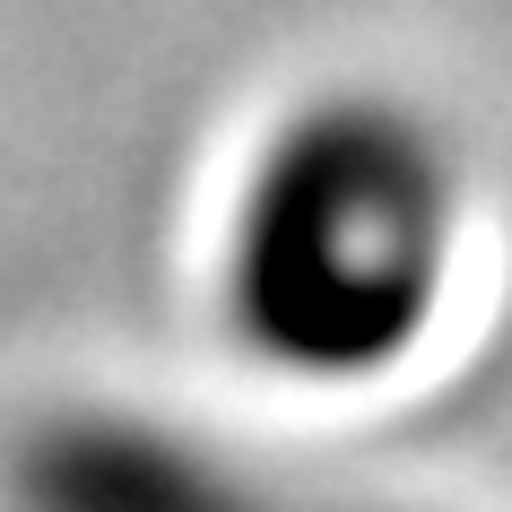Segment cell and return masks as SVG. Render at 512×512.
<instances>
[{"mask_svg":"<svg viewBox=\"0 0 512 512\" xmlns=\"http://www.w3.org/2000/svg\"><path fill=\"white\" fill-rule=\"evenodd\" d=\"M9 512H374L278 469H252L226 443L165 426L148 408H53L0 460Z\"/></svg>","mask_w":512,"mask_h":512,"instance_id":"cell-2","label":"cell"},{"mask_svg":"<svg viewBox=\"0 0 512 512\" xmlns=\"http://www.w3.org/2000/svg\"><path fill=\"white\" fill-rule=\"evenodd\" d=\"M452 217V165L417 113L330 96L261 148L226 209V322L278 374H382L452 287Z\"/></svg>","mask_w":512,"mask_h":512,"instance_id":"cell-1","label":"cell"}]
</instances>
